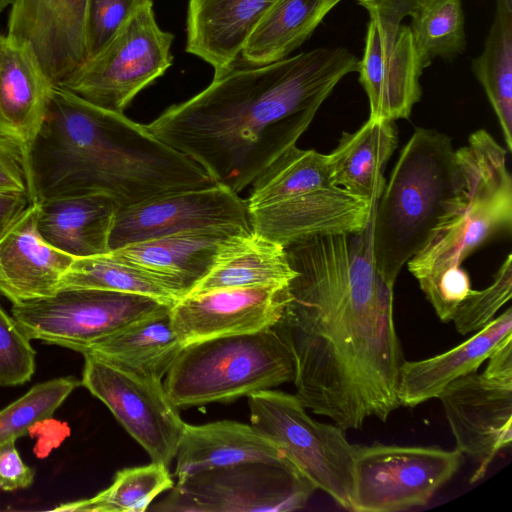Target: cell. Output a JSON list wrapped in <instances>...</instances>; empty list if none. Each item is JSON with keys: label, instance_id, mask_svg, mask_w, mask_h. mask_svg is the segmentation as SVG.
Masks as SVG:
<instances>
[{"label": "cell", "instance_id": "1", "mask_svg": "<svg viewBox=\"0 0 512 512\" xmlns=\"http://www.w3.org/2000/svg\"><path fill=\"white\" fill-rule=\"evenodd\" d=\"M374 212L360 231L285 247L297 274L274 326L294 357L296 397L345 431L371 417L385 422L401 406L405 358L394 322V285L375 262Z\"/></svg>", "mask_w": 512, "mask_h": 512}, {"label": "cell", "instance_id": "2", "mask_svg": "<svg viewBox=\"0 0 512 512\" xmlns=\"http://www.w3.org/2000/svg\"><path fill=\"white\" fill-rule=\"evenodd\" d=\"M358 61L333 47L261 66L235 65L144 126L239 193L296 145L340 80L357 72Z\"/></svg>", "mask_w": 512, "mask_h": 512}, {"label": "cell", "instance_id": "3", "mask_svg": "<svg viewBox=\"0 0 512 512\" xmlns=\"http://www.w3.org/2000/svg\"><path fill=\"white\" fill-rule=\"evenodd\" d=\"M32 202L102 192L120 206L217 183L188 156L124 113L53 85L29 150Z\"/></svg>", "mask_w": 512, "mask_h": 512}, {"label": "cell", "instance_id": "4", "mask_svg": "<svg viewBox=\"0 0 512 512\" xmlns=\"http://www.w3.org/2000/svg\"><path fill=\"white\" fill-rule=\"evenodd\" d=\"M507 150L484 129L455 150L456 181L423 247L407 262L425 293L481 245L512 228V179Z\"/></svg>", "mask_w": 512, "mask_h": 512}, {"label": "cell", "instance_id": "5", "mask_svg": "<svg viewBox=\"0 0 512 512\" xmlns=\"http://www.w3.org/2000/svg\"><path fill=\"white\" fill-rule=\"evenodd\" d=\"M456 181L455 150L445 134L417 128L403 147L377 201L373 252L379 272L395 285L443 214Z\"/></svg>", "mask_w": 512, "mask_h": 512}, {"label": "cell", "instance_id": "6", "mask_svg": "<svg viewBox=\"0 0 512 512\" xmlns=\"http://www.w3.org/2000/svg\"><path fill=\"white\" fill-rule=\"evenodd\" d=\"M295 361L274 327L185 345L163 386L178 409L229 403L293 382Z\"/></svg>", "mask_w": 512, "mask_h": 512}, {"label": "cell", "instance_id": "7", "mask_svg": "<svg viewBox=\"0 0 512 512\" xmlns=\"http://www.w3.org/2000/svg\"><path fill=\"white\" fill-rule=\"evenodd\" d=\"M251 425L316 487L353 511L356 445L336 424L316 421L296 397L271 389L248 395Z\"/></svg>", "mask_w": 512, "mask_h": 512}, {"label": "cell", "instance_id": "8", "mask_svg": "<svg viewBox=\"0 0 512 512\" xmlns=\"http://www.w3.org/2000/svg\"><path fill=\"white\" fill-rule=\"evenodd\" d=\"M314 484L287 458L205 470L177 481L148 508L165 512H288L302 509Z\"/></svg>", "mask_w": 512, "mask_h": 512}, {"label": "cell", "instance_id": "9", "mask_svg": "<svg viewBox=\"0 0 512 512\" xmlns=\"http://www.w3.org/2000/svg\"><path fill=\"white\" fill-rule=\"evenodd\" d=\"M172 306L139 294L63 289L14 303L11 314L29 339L82 354L97 341Z\"/></svg>", "mask_w": 512, "mask_h": 512}, {"label": "cell", "instance_id": "10", "mask_svg": "<svg viewBox=\"0 0 512 512\" xmlns=\"http://www.w3.org/2000/svg\"><path fill=\"white\" fill-rule=\"evenodd\" d=\"M173 38L157 24L153 4L146 5L61 87L97 106L123 113L140 91L172 65Z\"/></svg>", "mask_w": 512, "mask_h": 512}, {"label": "cell", "instance_id": "11", "mask_svg": "<svg viewBox=\"0 0 512 512\" xmlns=\"http://www.w3.org/2000/svg\"><path fill=\"white\" fill-rule=\"evenodd\" d=\"M487 360L482 373L454 380L437 397L456 449L477 464L471 483L481 480L512 442V336Z\"/></svg>", "mask_w": 512, "mask_h": 512}, {"label": "cell", "instance_id": "12", "mask_svg": "<svg viewBox=\"0 0 512 512\" xmlns=\"http://www.w3.org/2000/svg\"><path fill=\"white\" fill-rule=\"evenodd\" d=\"M369 15L359 83L369 101V118H409L420 100L424 70L412 33L402 24L416 0H357Z\"/></svg>", "mask_w": 512, "mask_h": 512}, {"label": "cell", "instance_id": "13", "mask_svg": "<svg viewBox=\"0 0 512 512\" xmlns=\"http://www.w3.org/2000/svg\"><path fill=\"white\" fill-rule=\"evenodd\" d=\"M462 462L463 454L457 449L356 445L353 511L396 512L424 506Z\"/></svg>", "mask_w": 512, "mask_h": 512}, {"label": "cell", "instance_id": "14", "mask_svg": "<svg viewBox=\"0 0 512 512\" xmlns=\"http://www.w3.org/2000/svg\"><path fill=\"white\" fill-rule=\"evenodd\" d=\"M83 356L81 385L107 406L152 462L169 467L186 423L162 381L137 376L89 354Z\"/></svg>", "mask_w": 512, "mask_h": 512}, {"label": "cell", "instance_id": "15", "mask_svg": "<svg viewBox=\"0 0 512 512\" xmlns=\"http://www.w3.org/2000/svg\"><path fill=\"white\" fill-rule=\"evenodd\" d=\"M210 230L242 233L252 230L246 200L220 184L170 192L120 206L113 220L109 248Z\"/></svg>", "mask_w": 512, "mask_h": 512}, {"label": "cell", "instance_id": "16", "mask_svg": "<svg viewBox=\"0 0 512 512\" xmlns=\"http://www.w3.org/2000/svg\"><path fill=\"white\" fill-rule=\"evenodd\" d=\"M288 285H261L186 295L170 309L183 346L274 327L289 300Z\"/></svg>", "mask_w": 512, "mask_h": 512}, {"label": "cell", "instance_id": "17", "mask_svg": "<svg viewBox=\"0 0 512 512\" xmlns=\"http://www.w3.org/2000/svg\"><path fill=\"white\" fill-rule=\"evenodd\" d=\"M88 0H13L7 36L26 46L53 85L85 62Z\"/></svg>", "mask_w": 512, "mask_h": 512}, {"label": "cell", "instance_id": "18", "mask_svg": "<svg viewBox=\"0 0 512 512\" xmlns=\"http://www.w3.org/2000/svg\"><path fill=\"white\" fill-rule=\"evenodd\" d=\"M377 201L359 198L338 186L248 210L252 231L288 246L316 235L362 230Z\"/></svg>", "mask_w": 512, "mask_h": 512}, {"label": "cell", "instance_id": "19", "mask_svg": "<svg viewBox=\"0 0 512 512\" xmlns=\"http://www.w3.org/2000/svg\"><path fill=\"white\" fill-rule=\"evenodd\" d=\"M52 86L31 51L0 34V137L18 145L26 159Z\"/></svg>", "mask_w": 512, "mask_h": 512}, {"label": "cell", "instance_id": "20", "mask_svg": "<svg viewBox=\"0 0 512 512\" xmlns=\"http://www.w3.org/2000/svg\"><path fill=\"white\" fill-rule=\"evenodd\" d=\"M278 0H189L186 51L214 68L234 67L258 22Z\"/></svg>", "mask_w": 512, "mask_h": 512}, {"label": "cell", "instance_id": "21", "mask_svg": "<svg viewBox=\"0 0 512 512\" xmlns=\"http://www.w3.org/2000/svg\"><path fill=\"white\" fill-rule=\"evenodd\" d=\"M512 336V308L474 333L466 341L436 356L405 360L400 368L398 399L401 406L415 407L437 398L454 380L475 372Z\"/></svg>", "mask_w": 512, "mask_h": 512}, {"label": "cell", "instance_id": "22", "mask_svg": "<svg viewBox=\"0 0 512 512\" xmlns=\"http://www.w3.org/2000/svg\"><path fill=\"white\" fill-rule=\"evenodd\" d=\"M37 227L53 247L75 258L110 251L109 237L120 207L102 192L64 195L37 202Z\"/></svg>", "mask_w": 512, "mask_h": 512}, {"label": "cell", "instance_id": "23", "mask_svg": "<svg viewBox=\"0 0 512 512\" xmlns=\"http://www.w3.org/2000/svg\"><path fill=\"white\" fill-rule=\"evenodd\" d=\"M37 211V202L30 203L0 237V262L20 301L57 292L75 258L41 236Z\"/></svg>", "mask_w": 512, "mask_h": 512}, {"label": "cell", "instance_id": "24", "mask_svg": "<svg viewBox=\"0 0 512 512\" xmlns=\"http://www.w3.org/2000/svg\"><path fill=\"white\" fill-rule=\"evenodd\" d=\"M238 234L242 232H185L130 244L109 252L119 260L166 278L185 297L210 272L224 243Z\"/></svg>", "mask_w": 512, "mask_h": 512}, {"label": "cell", "instance_id": "25", "mask_svg": "<svg viewBox=\"0 0 512 512\" xmlns=\"http://www.w3.org/2000/svg\"><path fill=\"white\" fill-rule=\"evenodd\" d=\"M176 457L177 481L205 470L286 458L252 425L231 420L202 425L186 423Z\"/></svg>", "mask_w": 512, "mask_h": 512}, {"label": "cell", "instance_id": "26", "mask_svg": "<svg viewBox=\"0 0 512 512\" xmlns=\"http://www.w3.org/2000/svg\"><path fill=\"white\" fill-rule=\"evenodd\" d=\"M396 146L391 120L368 118L355 132H343L327 154L332 182L364 200H378L386 183L382 172Z\"/></svg>", "mask_w": 512, "mask_h": 512}, {"label": "cell", "instance_id": "27", "mask_svg": "<svg viewBox=\"0 0 512 512\" xmlns=\"http://www.w3.org/2000/svg\"><path fill=\"white\" fill-rule=\"evenodd\" d=\"M170 309L97 341L82 355L89 354L137 376L162 381L184 347L172 327Z\"/></svg>", "mask_w": 512, "mask_h": 512}, {"label": "cell", "instance_id": "28", "mask_svg": "<svg viewBox=\"0 0 512 512\" xmlns=\"http://www.w3.org/2000/svg\"><path fill=\"white\" fill-rule=\"evenodd\" d=\"M297 272L285 246L254 231L230 237L210 272L189 292L261 285H288Z\"/></svg>", "mask_w": 512, "mask_h": 512}, {"label": "cell", "instance_id": "29", "mask_svg": "<svg viewBox=\"0 0 512 512\" xmlns=\"http://www.w3.org/2000/svg\"><path fill=\"white\" fill-rule=\"evenodd\" d=\"M328 13L325 0H278L252 30L239 58L246 66H261L289 57Z\"/></svg>", "mask_w": 512, "mask_h": 512}, {"label": "cell", "instance_id": "30", "mask_svg": "<svg viewBox=\"0 0 512 512\" xmlns=\"http://www.w3.org/2000/svg\"><path fill=\"white\" fill-rule=\"evenodd\" d=\"M498 119L506 150L512 152V1L496 0L494 19L483 51L472 60Z\"/></svg>", "mask_w": 512, "mask_h": 512}, {"label": "cell", "instance_id": "31", "mask_svg": "<svg viewBox=\"0 0 512 512\" xmlns=\"http://www.w3.org/2000/svg\"><path fill=\"white\" fill-rule=\"evenodd\" d=\"M63 289H99L139 294L169 305H174L184 297L166 278L119 260L110 252L74 258L60 280L58 290Z\"/></svg>", "mask_w": 512, "mask_h": 512}, {"label": "cell", "instance_id": "32", "mask_svg": "<svg viewBox=\"0 0 512 512\" xmlns=\"http://www.w3.org/2000/svg\"><path fill=\"white\" fill-rule=\"evenodd\" d=\"M246 200L254 209L335 186L327 154L299 149L286 150L253 183Z\"/></svg>", "mask_w": 512, "mask_h": 512}, {"label": "cell", "instance_id": "33", "mask_svg": "<svg viewBox=\"0 0 512 512\" xmlns=\"http://www.w3.org/2000/svg\"><path fill=\"white\" fill-rule=\"evenodd\" d=\"M174 481L162 463L119 470L110 486L87 499L62 503L53 511L67 512H144Z\"/></svg>", "mask_w": 512, "mask_h": 512}, {"label": "cell", "instance_id": "34", "mask_svg": "<svg viewBox=\"0 0 512 512\" xmlns=\"http://www.w3.org/2000/svg\"><path fill=\"white\" fill-rule=\"evenodd\" d=\"M409 16V27L424 69L435 58L452 60L465 51V17L461 0H416Z\"/></svg>", "mask_w": 512, "mask_h": 512}, {"label": "cell", "instance_id": "35", "mask_svg": "<svg viewBox=\"0 0 512 512\" xmlns=\"http://www.w3.org/2000/svg\"><path fill=\"white\" fill-rule=\"evenodd\" d=\"M81 385L73 376L38 383L0 410V443L21 437L36 424L50 418Z\"/></svg>", "mask_w": 512, "mask_h": 512}, {"label": "cell", "instance_id": "36", "mask_svg": "<svg viewBox=\"0 0 512 512\" xmlns=\"http://www.w3.org/2000/svg\"><path fill=\"white\" fill-rule=\"evenodd\" d=\"M512 256L501 264L492 283L483 290H472L456 309L452 322L463 336L475 333L494 319L512 296Z\"/></svg>", "mask_w": 512, "mask_h": 512}, {"label": "cell", "instance_id": "37", "mask_svg": "<svg viewBox=\"0 0 512 512\" xmlns=\"http://www.w3.org/2000/svg\"><path fill=\"white\" fill-rule=\"evenodd\" d=\"M13 316L0 305V385L19 386L30 381L36 352Z\"/></svg>", "mask_w": 512, "mask_h": 512}, {"label": "cell", "instance_id": "38", "mask_svg": "<svg viewBox=\"0 0 512 512\" xmlns=\"http://www.w3.org/2000/svg\"><path fill=\"white\" fill-rule=\"evenodd\" d=\"M154 0H88L86 12L87 60L97 55L142 7Z\"/></svg>", "mask_w": 512, "mask_h": 512}, {"label": "cell", "instance_id": "39", "mask_svg": "<svg viewBox=\"0 0 512 512\" xmlns=\"http://www.w3.org/2000/svg\"><path fill=\"white\" fill-rule=\"evenodd\" d=\"M0 192L25 194L32 201L26 156L18 145L2 137H0Z\"/></svg>", "mask_w": 512, "mask_h": 512}, {"label": "cell", "instance_id": "40", "mask_svg": "<svg viewBox=\"0 0 512 512\" xmlns=\"http://www.w3.org/2000/svg\"><path fill=\"white\" fill-rule=\"evenodd\" d=\"M16 439L0 443V491L25 489L34 481L35 470L23 462Z\"/></svg>", "mask_w": 512, "mask_h": 512}, {"label": "cell", "instance_id": "41", "mask_svg": "<svg viewBox=\"0 0 512 512\" xmlns=\"http://www.w3.org/2000/svg\"><path fill=\"white\" fill-rule=\"evenodd\" d=\"M30 203L25 194L0 192V237Z\"/></svg>", "mask_w": 512, "mask_h": 512}, {"label": "cell", "instance_id": "42", "mask_svg": "<svg viewBox=\"0 0 512 512\" xmlns=\"http://www.w3.org/2000/svg\"><path fill=\"white\" fill-rule=\"evenodd\" d=\"M0 295L7 298L12 304L19 302V298L11 286L3 266L0 262Z\"/></svg>", "mask_w": 512, "mask_h": 512}, {"label": "cell", "instance_id": "43", "mask_svg": "<svg viewBox=\"0 0 512 512\" xmlns=\"http://www.w3.org/2000/svg\"><path fill=\"white\" fill-rule=\"evenodd\" d=\"M341 0H325L328 11L334 8Z\"/></svg>", "mask_w": 512, "mask_h": 512}, {"label": "cell", "instance_id": "44", "mask_svg": "<svg viewBox=\"0 0 512 512\" xmlns=\"http://www.w3.org/2000/svg\"><path fill=\"white\" fill-rule=\"evenodd\" d=\"M13 0H0V12L12 4Z\"/></svg>", "mask_w": 512, "mask_h": 512}]
</instances>
